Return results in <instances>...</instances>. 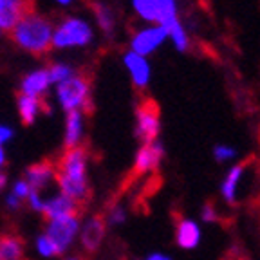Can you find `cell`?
Listing matches in <instances>:
<instances>
[{"instance_id": "1", "label": "cell", "mask_w": 260, "mask_h": 260, "mask_svg": "<svg viewBox=\"0 0 260 260\" xmlns=\"http://www.w3.org/2000/svg\"><path fill=\"white\" fill-rule=\"evenodd\" d=\"M87 162H89V154L85 146L65 148V152L54 162V179L61 193L73 199L81 210H85V204L90 197Z\"/></svg>"}, {"instance_id": "2", "label": "cell", "mask_w": 260, "mask_h": 260, "mask_svg": "<svg viewBox=\"0 0 260 260\" xmlns=\"http://www.w3.org/2000/svg\"><path fill=\"white\" fill-rule=\"evenodd\" d=\"M53 22L31 11L11 29V40L15 45L35 56L49 53L53 49Z\"/></svg>"}, {"instance_id": "3", "label": "cell", "mask_w": 260, "mask_h": 260, "mask_svg": "<svg viewBox=\"0 0 260 260\" xmlns=\"http://www.w3.org/2000/svg\"><path fill=\"white\" fill-rule=\"evenodd\" d=\"M96 31L89 20L81 16H67L53 25V49L69 51V49L89 47L94 42Z\"/></svg>"}, {"instance_id": "4", "label": "cell", "mask_w": 260, "mask_h": 260, "mask_svg": "<svg viewBox=\"0 0 260 260\" xmlns=\"http://www.w3.org/2000/svg\"><path fill=\"white\" fill-rule=\"evenodd\" d=\"M54 96L65 112H87L90 109V80L85 74L76 73L73 78L54 85Z\"/></svg>"}, {"instance_id": "5", "label": "cell", "mask_w": 260, "mask_h": 260, "mask_svg": "<svg viewBox=\"0 0 260 260\" xmlns=\"http://www.w3.org/2000/svg\"><path fill=\"white\" fill-rule=\"evenodd\" d=\"M161 132V114L152 100H143L136 109V138L143 143L157 141Z\"/></svg>"}, {"instance_id": "6", "label": "cell", "mask_w": 260, "mask_h": 260, "mask_svg": "<svg viewBox=\"0 0 260 260\" xmlns=\"http://www.w3.org/2000/svg\"><path fill=\"white\" fill-rule=\"evenodd\" d=\"M168 40L167 31L157 24H146L145 27L138 29V31L130 37V49L132 53L141 54V56H150L161 47L165 42Z\"/></svg>"}, {"instance_id": "7", "label": "cell", "mask_w": 260, "mask_h": 260, "mask_svg": "<svg viewBox=\"0 0 260 260\" xmlns=\"http://www.w3.org/2000/svg\"><path fill=\"white\" fill-rule=\"evenodd\" d=\"M80 232V215H67L60 219H51L45 224V235L56 244L60 253L69 248L74 237Z\"/></svg>"}, {"instance_id": "8", "label": "cell", "mask_w": 260, "mask_h": 260, "mask_svg": "<svg viewBox=\"0 0 260 260\" xmlns=\"http://www.w3.org/2000/svg\"><path fill=\"white\" fill-rule=\"evenodd\" d=\"M165 155V148H162L161 141H152V143H143L136 152L134 157V167H132V175L134 177H141V175L152 174L159 168Z\"/></svg>"}, {"instance_id": "9", "label": "cell", "mask_w": 260, "mask_h": 260, "mask_svg": "<svg viewBox=\"0 0 260 260\" xmlns=\"http://www.w3.org/2000/svg\"><path fill=\"white\" fill-rule=\"evenodd\" d=\"M35 0H0V31L11 32L18 22L32 9Z\"/></svg>"}, {"instance_id": "10", "label": "cell", "mask_w": 260, "mask_h": 260, "mask_svg": "<svg viewBox=\"0 0 260 260\" xmlns=\"http://www.w3.org/2000/svg\"><path fill=\"white\" fill-rule=\"evenodd\" d=\"M123 65H125L126 73L130 76V81L134 83L136 89L143 90L148 87V83L152 80V67L148 58L132 53V51H126L123 54Z\"/></svg>"}, {"instance_id": "11", "label": "cell", "mask_w": 260, "mask_h": 260, "mask_svg": "<svg viewBox=\"0 0 260 260\" xmlns=\"http://www.w3.org/2000/svg\"><path fill=\"white\" fill-rule=\"evenodd\" d=\"M246 170H248L246 162H235L224 174L219 186V193L226 204H235L239 201V193L240 188H242L244 177H246Z\"/></svg>"}, {"instance_id": "12", "label": "cell", "mask_w": 260, "mask_h": 260, "mask_svg": "<svg viewBox=\"0 0 260 260\" xmlns=\"http://www.w3.org/2000/svg\"><path fill=\"white\" fill-rule=\"evenodd\" d=\"M203 240V228L195 219L179 217L175 222V244L184 251H191L201 246Z\"/></svg>"}, {"instance_id": "13", "label": "cell", "mask_w": 260, "mask_h": 260, "mask_svg": "<svg viewBox=\"0 0 260 260\" xmlns=\"http://www.w3.org/2000/svg\"><path fill=\"white\" fill-rule=\"evenodd\" d=\"M51 87H53V83H51V78H49L47 67L29 71L20 80V94L38 98V100H42L49 92Z\"/></svg>"}, {"instance_id": "14", "label": "cell", "mask_w": 260, "mask_h": 260, "mask_svg": "<svg viewBox=\"0 0 260 260\" xmlns=\"http://www.w3.org/2000/svg\"><path fill=\"white\" fill-rule=\"evenodd\" d=\"M105 232H107V222L103 215H94L83 224L81 228V246L83 249L89 253L96 251L100 246H102L103 239H105Z\"/></svg>"}, {"instance_id": "15", "label": "cell", "mask_w": 260, "mask_h": 260, "mask_svg": "<svg viewBox=\"0 0 260 260\" xmlns=\"http://www.w3.org/2000/svg\"><path fill=\"white\" fill-rule=\"evenodd\" d=\"M81 211L83 210H81L73 199L65 197L63 193L45 201L44 208H42V213H44V217L47 220L60 219V217H67V215H81Z\"/></svg>"}, {"instance_id": "16", "label": "cell", "mask_w": 260, "mask_h": 260, "mask_svg": "<svg viewBox=\"0 0 260 260\" xmlns=\"http://www.w3.org/2000/svg\"><path fill=\"white\" fill-rule=\"evenodd\" d=\"M83 132H85V112H80V110L67 112V118H65V136H63L65 148L81 146Z\"/></svg>"}, {"instance_id": "17", "label": "cell", "mask_w": 260, "mask_h": 260, "mask_svg": "<svg viewBox=\"0 0 260 260\" xmlns=\"http://www.w3.org/2000/svg\"><path fill=\"white\" fill-rule=\"evenodd\" d=\"M54 179V162L53 161H40L37 165L27 168L25 172V183L35 191H40L49 181Z\"/></svg>"}, {"instance_id": "18", "label": "cell", "mask_w": 260, "mask_h": 260, "mask_svg": "<svg viewBox=\"0 0 260 260\" xmlns=\"http://www.w3.org/2000/svg\"><path fill=\"white\" fill-rule=\"evenodd\" d=\"M16 109H18V114H20L22 123L24 125H32L47 107H45L44 100L25 96V94H18V98H16Z\"/></svg>"}, {"instance_id": "19", "label": "cell", "mask_w": 260, "mask_h": 260, "mask_svg": "<svg viewBox=\"0 0 260 260\" xmlns=\"http://www.w3.org/2000/svg\"><path fill=\"white\" fill-rule=\"evenodd\" d=\"M132 9L145 24H161L162 6L159 0H130Z\"/></svg>"}, {"instance_id": "20", "label": "cell", "mask_w": 260, "mask_h": 260, "mask_svg": "<svg viewBox=\"0 0 260 260\" xmlns=\"http://www.w3.org/2000/svg\"><path fill=\"white\" fill-rule=\"evenodd\" d=\"M24 240L16 233H0V260H24Z\"/></svg>"}, {"instance_id": "21", "label": "cell", "mask_w": 260, "mask_h": 260, "mask_svg": "<svg viewBox=\"0 0 260 260\" xmlns=\"http://www.w3.org/2000/svg\"><path fill=\"white\" fill-rule=\"evenodd\" d=\"M165 31H167V37L168 40L174 44V47L177 49L179 53H186L188 49H190V37H188V31L184 29L183 22L181 18L177 20L170 22L168 25H165Z\"/></svg>"}, {"instance_id": "22", "label": "cell", "mask_w": 260, "mask_h": 260, "mask_svg": "<svg viewBox=\"0 0 260 260\" xmlns=\"http://www.w3.org/2000/svg\"><path fill=\"white\" fill-rule=\"evenodd\" d=\"M92 13H94V22L102 32L105 35H112L114 27H116V16H114L112 9L107 4H102V2H94L92 4Z\"/></svg>"}, {"instance_id": "23", "label": "cell", "mask_w": 260, "mask_h": 260, "mask_svg": "<svg viewBox=\"0 0 260 260\" xmlns=\"http://www.w3.org/2000/svg\"><path fill=\"white\" fill-rule=\"evenodd\" d=\"M47 73L49 78H51V83L53 85H58L61 81L69 80L76 74V69H74L73 65L67 63V61H54L47 67Z\"/></svg>"}, {"instance_id": "24", "label": "cell", "mask_w": 260, "mask_h": 260, "mask_svg": "<svg viewBox=\"0 0 260 260\" xmlns=\"http://www.w3.org/2000/svg\"><path fill=\"white\" fill-rule=\"evenodd\" d=\"M213 159L220 165L224 162H233L237 159V148L228 143H217L213 146Z\"/></svg>"}, {"instance_id": "25", "label": "cell", "mask_w": 260, "mask_h": 260, "mask_svg": "<svg viewBox=\"0 0 260 260\" xmlns=\"http://www.w3.org/2000/svg\"><path fill=\"white\" fill-rule=\"evenodd\" d=\"M37 249H38V253H40V255L47 256V258H51V256L61 255L60 249L56 248V244H54L53 240L49 239V237L45 235V233L37 239Z\"/></svg>"}, {"instance_id": "26", "label": "cell", "mask_w": 260, "mask_h": 260, "mask_svg": "<svg viewBox=\"0 0 260 260\" xmlns=\"http://www.w3.org/2000/svg\"><path fill=\"white\" fill-rule=\"evenodd\" d=\"M199 215H201V222L204 224H217L220 220V211L215 206V203H204L201 206Z\"/></svg>"}, {"instance_id": "27", "label": "cell", "mask_w": 260, "mask_h": 260, "mask_svg": "<svg viewBox=\"0 0 260 260\" xmlns=\"http://www.w3.org/2000/svg\"><path fill=\"white\" fill-rule=\"evenodd\" d=\"M162 6V22L159 25L165 27L168 25L170 22L177 20L179 15H177V0H159Z\"/></svg>"}, {"instance_id": "28", "label": "cell", "mask_w": 260, "mask_h": 260, "mask_svg": "<svg viewBox=\"0 0 260 260\" xmlns=\"http://www.w3.org/2000/svg\"><path fill=\"white\" fill-rule=\"evenodd\" d=\"M105 217V222L110 224V226H119V224H123L126 220V211L123 206H119V204H114V206H110V210L107 211Z\"/></svg>"}, {"instance_id": "29", "label": "cell", "mask_w": 260, "mask_h": 260, "mask_svg": "<svg viewBox=\"0 0 260 260\" xmlns=\"http://www.w3.org/2000/svg\"><path fill=\"white\" fill-rule=\"evenodd\" d=\"M13 138V130L8 125H0V168L6 162V152H4V143H8Z\"/></svg>"}, {"instance_id": "30", "label": "cell", "mask_w": 260, "mask_h": 260, "mask_svg": "<svg viewBox=\"0 0 260 260\" xmlns=\"http://www.w3.org/2000/svg\"><path fill=\"white\" fill-rule=\"evenodd\" d=\"M29 193H31V188H29V184L25 183V179H20V181H16L15 183V188H13V195L15 197H18V199H27Z\"/></svg>"}, {"instance_id": "31", "label": "cell", "mask_w": 260, "mask_h": 260, "mask_svg": "<svg viewBox=\"0 0 260 260\" xmlns=\"http://www.w3.org/2000/svg\"><path fill=\"white\" fill-rule=\"evenodd\" d=\"M145 260H174L168 253H162V251H154V253H148L145 256Z\"/></svg>"}, {"instance_id": "32", "label": "cell", "mask_w": 260, "mask_h": 260, "mask_svg": "<svg viewBox=\"0 0 260 260\" xmlns=\"http://www.w3.org/2000/svg\"><path fill=\"white\" fill-rule=\"evenodd\" d=\"M20 203H22V201L18 199V197H15L13 193L8 197V206L9 208H18V206H20Z\"/></svg>"}, {"instance_id": "33", "label": "cell", "mask_w": 260, "mask_h": 260, "mask_svg": "<svg viewBox=\"0 0 260 260\" xmlns=\"http://www.w3.org/2000/svg\"><path fill=\"white\" fill-rule=\"evenodd\" d=\"M58 6H61V8H67V6H71L74 2V0H54Z\"/></svg>"}, {"instance_id": "34", "label": "cell", "mask_w": 260, "mask_h": 260, "mask_svg": "<svg viewBox=\"0 0 260 260\" xmlns=\"http://www.w3.org/2000/svg\"><path fill=\"white\" fill-rule=\"evenodd\" d=\"M6 184V175L4 174H0V190H2V186Z\"/></svg>"}, {"instance_id": "35", "label": "cell", "mask_w": 260, "mask_h": 260, "mask_svg": "<svg viewBox=\"0 0 260 260\" xmlns=\"http://www.w3.org/2000/svg\"><path fill=\"white\" fill-rule=\"evenodd\" d=\"M67 260H85L83 256H71V258H67Z\"/></svg>"}, {"instance_id": "36", "label": "cell", "mask_w": 260, "mask_h": 260, "mask_svg": "<svg viewBox=\"0 0 260 260\" xmlns=\"http://www.w3.org/2000/svg\"><path fill=\"white\" fill-rule=\"evenodd\" d=\"M0 35H2V31H0Z\"/></svg>"}]
</instances>
